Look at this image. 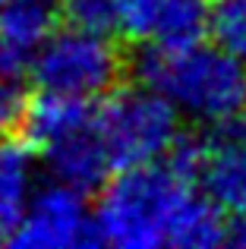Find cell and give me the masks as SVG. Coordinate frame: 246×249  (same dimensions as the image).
Segmentation results:
<instances>
[{
	"instance_id": "obj_1",
	"label": "cell",
	"mask_w": 246,
	"mask_h": 249,
	"mask_svg": "<svg viewBox=\"0 0 246 249\" xmlns=\"http://www.w3.org/2000/svg\"><path fill=\"white\" fill-rule=\"evenodd\" d=\"M92 208L95 240L114 249H211L224 243L221 208L167 158L120 167Z\"/></svg>"
},
{
	"instance_id": "obj_2",
	"label": "cell",
	"mask_w": 246,
	"mask_h": 249,
	"mask_svg": "<svg viewBox=\"0 0 246 249\" xmlns=\"http://www.w3.org/2000/svg\"><path fill=\"white\" fill-rule=\"evenodd\" d=\"M136 76L193 123L224 126L246 117V60L221 44H145Z\"/></svg>"
},
{
	"instance_id": "obj_3",
	"label": "cell",
	"mask_w": 246,
	"mask_h": 249,
	"mask_svg": "<svg viewBox=\"0 0 246 249\" xmlns=\"http://www.w3.org/2000/svg\"><path fill=\"white\" fill-rule=\"evenodd\" d=\"M98 110H92V123L105 145L114 170L136 167L148 161H161L177 142V110L148 85L117 89L101 95Z\"/></svg>"
},
{
	"instance_id": "obj_4",
	"label": "cell",
	"mask_w": 246,
	"mask_h": 249,
	"mask_svg": "<svg viewBox=\"0 0 246 249\" xmlns=\"http://www.w3.org/2000/svg\"><path fill=\"white\" fill-rule=\"evenodd\" d=\"M41 91L98 101L120 79V51L107 35L86 29H57L29 63Z\"/></svg>"
},
{
	"instance_id": "obj_5",
	"label": "cell",
	"mask_w": 246,
	"mask_h": 249,
	"mask_svg": "<svg viewBox=\"0 0 246 249\" xmlns=\"http://www.w3.org/2000/svg\"><path fill=\"white\" fill-rule=\"evenodd\" d=\"M95 224L86 193L48 183L29 193L10 246L19 249H82L95 246Z\"/></svg>"
},
{
	"instance_id": "obj_6",
	"label": "cell",
	"mask_w": 246,
	"mask_h": 249,
	"mask_svg": "<svg viewBox=\"0 0 246 249\" xmlns=\"http://www.w3.org/2000/svg\"><path fill=\"white\" fill-rule=\"evenodd\" d=\"M209 0H117L120 35L142 44H193L209 32Z\"/></svg>"
},
{
	"instance_id": "obj_7",
	"label": "cell",
	"mask_w": 246,
	"mask_h": 249,
	"mask_svg": "<svg viewBox=\"0 0 246 249\" xmlns=\"http://www.w3.org/2000/svg\"><path fill=\"white\" fill-rule=\"evenodd\" d=\"M215 139L202 142L196 183L221 212H246V117L215 126Z\"/></svg>"
},
{
	"instance_id": "obj_8",
	"label": "cell",
	"mask_w": 246,
	"mask_h": 249,
	"mask_svg": "<svg viewBox=\"0 0 246 249\" xmlns=\"http://www.w3.org/2000/svg\"><path fill=\"white\" fill-rule=\"evenodd\" d=\"M60 25V0H0V73L22 76Z\"/></svg>"
},
{
	"instance_id": "obj_9",
	"label": "cell",
	"mask_w": 246,
	"mask_h": 249,
	"mask_svg": "<svg viewBox=\"0 0 246 249\" xmlns=\"http://www.w3.org/2000/svg\"><path fill=\"white\" fill-rule=\"evenodd\" d=\"M38 152L44 155V164H48L51 177L63 186H73L79 193H92L98 189L107 177L114 174V164L107 158L105 145H101L98 133H95V123H82L73 133H63L60 139L41 145Z\"/></svg>"
},
{
	"instance_id": "obj_10",
	"label": "cell",
	"mask_w": 246,
	"mask_h": 249,
	"mask_svg": "<svg viewBox=\"0 0 246 249\" xmlns=\"http://www.w3.org/2000/svg\"><path fill=\"white\" fill-rule=\"evenodd\" d=\"M88 120H92V101L67 98V95H57V91H38V98H29L22 114L29 145L35 148L60 139L63 133H73L76 126H82Z\"/></svg>"
},
{
	"instance_id": "obj_11",
	"label": "cell",
	"mask_w": 246,
	"mask_h": 249,
	"mask_svg": "<svg viewBox=\"0 0 246 249\" xmlns=\"http://www.w3.org/2000/svg\"><path fill=\"white\" fill-rule=\"evenodd\" d=\"M35 186V148L29 142L0 136V202L25 208Z\"/></svg>"
},
{
	"instance_id": "obj_12",
	"label": "cell",
	"mask_w": 246,
	"mask_h": 249,
	"mask_svg": "<svg viewBox=\"0 0 246 249\" xmlns=\"http://www.w3.org/2000/svg\"><path fill=\"white\" fill-rule=\"evenodd\" d=\"M209 32L215 35V44L246 60V0H218L209 13Z\"/></svg>"
},
{
	"instance_id": "obj_13",
	"label": "cell",
	"mask_w": 246,
	"mask_h": 249,
	"mask_svg": "<svg viewBox=\"0 0 246 249\" xmlns=\"http://www.w3.org/2000/svg\"><path fill=\"white\" fill-rule=\"evenodd\" d=\"M60 19L73 29L111 35L117 29V0H60Z\"/></svg>"
},
{
	"instance_id": "obj_14",
	"label": "cell",
	"mask_w": 246,
	"mask_h": 249,
	"mask_svg": "<svg viewBox=\"0 0 246 249\" xmlns=\"http://www.w3.org/2000/svg\"><path fill=\"white\" fill-rule=\"evenodd\" d=\"M29 95L22 89V76L0 73V136H10L13 129L22 126V114Z\"/></svg>"
},
{
	"instance_id": "obj_15",
	"label": "cell",
	"mask_w": 246,
	"mask_h": 249,
	"mask_svg": "<svg viewBox=\"0 0 246 249\" xmlns=\"http://www.w3.org/2000/svg\"><path fill=\"white\" fill-rule=\"evenodd\" d=\"M224 243L246 249V212L234 214V221H230V224H228V231H224Z\"/></svg>"
}]
</instances>
